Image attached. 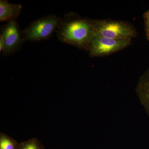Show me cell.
<instances>
[{"instance_id": "6da1fadb", "label": "cell", "mask_w": 149, "mask_h": 149, "mask_svg": "<svg viewBox=\"0 0 149 149\" xmlns=\"http://www.w3.org/2000/svg\"><path fill=\"white\" fill-rule=\"evenodd\" d=\"M56 32L62 42L86 50L95 35L93 20L81 18L72 13L65 15L62 19Z\"/></svg>"}, {"instance_id": "7a4b0ae2", "label": "cell", "mask_w": 149, "mask_h": 149, "mask_svg": "<svg viewBox=\"0 0 149 149\" xmlns=\"http://www.w3.org/2000/svg\"><path fill=\"white\" fill-rule=\"evenodd\" d=\"M62 19L49 15L32 22L21 31L23 41L37 42L47 40L57 32Z\"/></svg>"}, {"instance_id": "3957f363", "label": "cell", "mask_w": 149, "mask_h": 149, "mask_svg": "<svg viewBox=\"0 0 149 149\" xmlns=\"http://www.w3.org/2000/svg\"><path fill=\"white\" fill-rule=\"evenodd\" d=\"M95 36L115 40L135 38L137 32L133 25L128 22L111 19L93 20Z\"/></svg>"}, {"instance_id": "277c9868", "label": "cell", "mask_w": 149, "mask_h": 149, "mask_svg": "<svg viewBox=\"0 0 149 149\" xmlns=\"http://www.w3.org/2000/svg\"><path fill=\"white\" fill-rule=\"evenodd\" d=\"M131 40H115L95 35L87 50L91 57L110 55L122 50L131 44Z\"/></svg>"}, {"instance_id": "5b68a950", "label": "cell", "mask_w": 149, "mask_h": 149, "mask_svg": "<svg viewBox=\"0 0 149 149\" xmlns=\"http://www.w3.org/2000/svg\"><path fill=\"white\" fill-rule=\"evenodd\" d=\"M4 41V49L3 56L12 54L18 50L24 42L21 32L16 19L7 22L1 29V34Z\"/></svg>"}, {"instance_id": "8992f818", "label": "cell", "mask_w": 149, "mask_h": 149, "mask_svg": "<svg viewBox=\"0 0 149 149\" xmlns=\"http://www.w3.org/2000/svg\"><path fill=\"white\" fill-rule=\"evenodd\" d=\"M22 6L11 3L6 0L0 1V21L7 22L15 19L21 13Z\"/></svg>"}, {"instance_id": "52a82bcc", "label": "cell", "mask_w": 149, "mask_h": 149, "mask_svg": "<svg viewBox=\"0 0 149 149\" xmlns=\"http://www.w3.org/2000/svg\"><path fill=\"white\" fill-rule=\"evenodd\" d=\"M136 91L141 104L149 115V68L140 78Z\"/></svg>"}, {"instance_id": "ba28073f", "label": "cell", "mask_w": 149, "mask_h": 149, "mask_svg": "<svg viewBox=\"0 0 149 149\" xmlns=\"http://www.w3.org/2000/svg\"><path fill=\"white\" fill-rule=\"evenodd\" d=\"M19 144L10 136L2 132L0 133V149H17Z\"/></svg>"}, {"instance_id": "9c48e42d", "label": "cell", "mask_w": 149, "mask_h": 149, "mask_svg": "<svg viewBox=\"0 0 149 149\" xmlns=\"http://www.w3.org/2000/svg\"><path fill=\"white\" fill-rule=\"evenodd\" d=\"M17 149H45L40 141L36 138L19 143Z\"/></svg>"}, {"instance_id": "30bf717a", "label": "cell", "mask_w": 149, "mask_h": 149, "mask_svg": "<svg viewBox=\"0 0 149 149\" xmlns=\"http://www.w3.org/2000/svg\"><path fill=\"white\" fill-rule=\"evenodd\" d=\"M143 18L146 36L147 40L149 41V10L144 13Z\"/></svg>"}, {"instance_id": "8fae6325", "label": "cell", "mask_w": 149, "mask_h": 149, "mask_svg": "<svg viewBox=\"0 0 149 149\" xmlns=\"http://www.w3.org/2000/svg\"><path fill=\"white\" fill-rule=\"evenodd\" d=\"M5 44L2 35H0V52H3L4 49Z\"/></svg>"}]
</instances>
